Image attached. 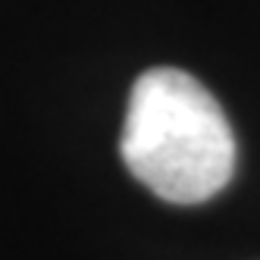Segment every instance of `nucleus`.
I'll return each instance as SVG.
<instances>
[{
  "mask_svg": "<svg viewBox=\"0 0 260 260\" xmlns=\"http://www.w3.org/2000/svg\"><path fill=\"white\" fill-rule=\"evenodd\" d=\"M122 163L166 204H204L229 185L235 138L216 98L173 66L147 69L132 85L119 138Z\"/></svg>",
  "mask_w": 260,
  "mask_h": 260,
  "instance_id": "nucleus-1",
  "label": "nucleus"
}]
</instances>
